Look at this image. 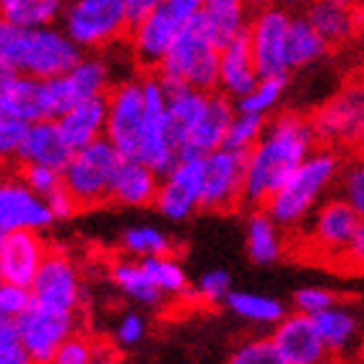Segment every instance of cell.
I'll return each mask as SVG.
<instances>
[{"instance_id":"cell-1","label":"cell","mask_w":364,"mask_h":364,"mask_svg":"<svg viewBox=\"0 0 364 364\" xmlns=\"http://www.w3.org/2000/svg\"><path fill=\"white\" fill-rule=\"evenodd\" d=\"M315 151L318 149H315L310 117L299 112L279 114L266 136L260 138V144L250 151L245 198L266 208L268 200Z\"/></svg>"},{"instance_id":"cell-2","label":"cell","mask_w":364,"mask_h":364,"mask_svg":"<svg viewBox=\"0 0 364 364\" xmlns=\"http://www.w3.org/2000/svg\"><path fill=\"white\" fill-rule=\"evenodd\" d=\"M341 167V154L318 149L294 175L289 177L287 185L268 200L263 211L281 227H299L312 205L318 203V198L323 196V190L338 177Z\"/></svg>"},{"instance_id":"cell-3","label":"cell","mask_w":364,"mask_h":364,"mask_svg":"<svg viewBox=\"0 0 364 364\" xmlns=\"http://www.w3.org/2000/svg\"><path fill=\"white\" fill-rule=\"evenodd\" d=\"M219 70H221V53L213 50V45L203 34V21H200V11H198L185 29L180 31V37L175 39L172 50L167 53L164 63H161L159 78H172L180 81L188 89L205 91L213 94L219 86Z\"/></svg>"},{"instance_id":"cell-4","label":"cell","mask_w":364,"mask_h":364,"mask_svg":"<svg viewBox=\"0 0 364 364\" xmlns=\"http://www.w3.org/2000/svg\"><path fill=\"white\" fill-rule=\"evenodd\" d=\"M359 224H362V216L343 198H331L318 208L310 229L299 240H291V242L284 240V250H291V255L296 258L331 266L349 247Z\"/></svg>"},{"instance_id":"cell-5","label":"cell","mask_w":364,"mask_h":364,"mask_svg":"<svg viewBox=\"0 0 364 364\" xmlns=\"http://www.w3.org/2000/svg\"><path fill=\"white\" fill-rule=\"evenodd\" d=\"M318 149H359L364 141V78H354L310 114Z\"/></svg>"},{"instance_id":"cell-6","label":"cell","mask_w":364,"mask_h":364,"mask_svg":"<svg viewBox=\"0 0 364 364\" xmlns=\"http://www.w3.org/2000/svg\"><path fill=\"white\" fill-rule=\"evenodd\" d=\"M203 3L198 0H169V3H156L154 14L149 16V21L138 29L133 37V53H136L138 70L144 81H154V76H159L161 63L172 50L175 39L180 37V31L185 29V23L200 11Z\"/></svg>"},{"instance_id":"cell-7","label":"cell","mask_w":364,"mask_h":364,"mask_svg":"<svg viewBox=\"0 0 364 364\" xmlns=\"http://www.w3.org/2000/svg\"><path fill=\"white\" fill-rule=\"evenodd\" d=\"M122 159L125 156L114 151V146L109 141H94L84 151H78L73 156V161L63 175V182L73 198L76 211H91V208L109 205L112 177Z\"/></svg>"},{"instance_id":"cell-8","label":"cell","mask_w":364,"mask_h":364,"mask_svg":"<svg viewBox=\"0 0 364 364\" xmlns=\"http://www.w3.org/2000/svg\"><path fill=\"white\" fill-rule=\"evenodd\" d=\"M250 151H224L221 149V151L205 156L203 188L198 196V205L203 211L229 213L240 208V203L245 200Z\"/></svg>"},{"instance_id":"cell-9","label":"cell","mask_w":364,"mask_h":364,"mask_svg":"<svg viewBox=\"0 0 364 364\" xmlns=\"http://www.w3.org/2000/svg\"><path fill=\"white\" fill-rule=\"evenodd\" d=\"M146 128V102L144 86L122 84L109 91V117H107V133L114 151L125 159L141 156Z\"/></svg>"},{"instance_id":"cell-10","label":"cell","mask_w":364,"mask_h":364,"mask_svg":"<svg viewBox=\"0 0 364 364\" xmlns=\"http://www.w3.org/2000/svg\"><path fill=\"white\" fill-rule=\"evenodd\" d=\"M73 331V312L42 310L31 304L18 318V333L31 364H53Z\"/></svg>"},{"instance_id":"cell-11","label":"cell","mask_w":364,"mask_h":364,"mask_svg":"<svg viewBox=\"0 0 364 364\" xmlns=\"http://www.w3.org/2000/svg\"><path fill=\"white\" fill-rule=\"evenodd\" d=\"M291 16L281 8H263L252 16L250 39L260 78L287 76V31Z\"/></svg>"},{"instance_id":"cell-12","label":"cell","mask_w":364,"mask_h":364,"mask_svg":"<svg viewBox=\"0 0 364 364\" xmlns=\"http://www.w3.org/2000/svg\"><path fill=\"white\" fill-rule=\"evenodd\" d=\"M31 304L42 310H58V312H73L78 304V287L76 273L70 266V258L65 250L50 242L47 258L39 268L37 279L31 284Z\"/></svg>"},{"instance_id":"cell-13","label":"cell","mask_w":364,"mask_h":364,"mask_svg":"<svg viewBox=\"0 0 364 364\" xmlns=\"http://www.w3.org/2000/svg\"><path fill=\"white\" fill-rule=\"evenodd\" d=\"M73 39L84 45H107L112 39H128L125 31V3L122 0H84L68 14Z\"/></svg>"},{"instance_id":"cell-14","label":"cell","mask_w":364,"mask_h":364,"mask_svg":"<svg viewBox=\"0 0 364 364\" xmlns=\"http://www.w3.org/2000/svg\"><path fill=\"white\" fill-rule=\"evenodd\" d=\"M50 242L39 237L34 229H16L0 232V268L3 279L14 287L26 289L34 284L39 268L45 263Z\"/></svg>"},{"instance_id":"cell-15","label":"cell","mask_w":364,"mask_h":364,"mask_svg":"<svg viewBox=\"0 0 364 364\" xmlns=\"http://www.w3.org/2000/svg\"><path fill=\"white\" fill-rule=\"evenodd\" d=\"M273 346L287 364H320L328 359L326 343L320 341L312 318L294 312L276 326L271 336Z\"/></svg>"},{"instance_id":"cell-16","label":"cell","mask_w":364,"mask_h":364,"mask_svg":"<svg viewBox=\"0 0 364 364\" xmlns=\"http://www.w3.org/2000/svg\"><path fill=\"white\" fill-rule=\"evenodd\" d=\"M232 122H235V117H232V105H229L227 94H221V91L208 94L205 114L200 117L198 128L193 130V136L188 138V144L182 146L180 161L205 159V156L221 151V149H224V141H227L229 128H232Z\"/></svg>"},{"instance_id":"cell-17","label":"cell","mask_w":364,"mask_h":364,"mask_svg":"<svg viewBox=\"0 0 364 364\" xmlns=\"http://www.w3.org/2000/svg\"><path fill=\"white\" fill-rule=\"evenodd\" d=\"M50 221L53 211L39 203L31 190L8 172L6 180L0 182V232L45 227Z\"/></svg>"},{"instance_id":"cell-18","label":"cell","mask_w":364,"mask_h":364,"mask_svg":"<svg viewBox=\"0 0 364 364\" xmlns=\"http://www.w3.org/2000/svg\"><path fill=\"white\" fill-rule=\"evenodd\" d=\"M304 16L328 45H341L351 37H359L364 26V8L354 3H341V0L315 3Z\"/></svg>"},{"instance_id":"cell-19","label":"cell","mask_w":364,"mask_h":364,"mask_svg":"<svg viewBox=\"0 0 364 364\" xmlns=\"http://www.w3.org/2000/svg\"><path fill=\"white\" fill-rule=\"evenodd\" d=\"M260 76L255 68V55H252V39H250V23L245 26L232 45L221 53V70H219V84L229 94H240L247 97L255 91Z\"/></svg>"},{"instance_id":"cell-20","label":"cell","mask_w":364,"mask_h":364,"mask_svg":"<svg viewBox=\"0 0 364 364\" xmlns=\"http://www.w3.org/2000/svg\"><path fill=\"white\" fill-rule=\"evenodd\" d=\"M16 154H18V159L39 164V167H47L53 169V172H60V169L65 172L68 164L73 161V156H76L65 146V141H63L58 122H50V120L29 125L21 149Z\"/></svg>"},{"instance_id":"cell-21","label":"cell","mask_w":364,"mask_h":364,"mask_svg":"<svg viewBox=\"0 0 364 364\" xmlns=\"http://www.w3.org/2000/svg\"><path fill=\"white\" fill-rule=\"evenodd\" d=\"M203 164L205 159H185L169 175V182L159 190V198H156V205L167 216L182 219L198 203V196L203 188Z\"/></svg>"},{"instance_id":"cell-22","label":"cell","mask_w":364,"mask_h":364,"mask_svg":"<svg viewBox=\"0 0 364 364\" xmlns=\"http://www.w3.org/2000/svg\"><path fill=\"white\" fill-rule=\"evenodd\" d=\"M107 117H109V91L102 94V97L89 99L84 105H78L68 114H63L58 128H60V136L65 141V146L73 154H78L84 151L86 146L94 144V141H99L97 133L107 122Z\"/></svg>"},{"instance_id":"cell-23","label":"cell","mask_w":364,"mask_h":364,"mask_svg":"<svg viewBox=\"0 0 364 364\" xmlns=\"http://www.w3.org/2000/svg\"><path fill=\"white\" fill-rule=\"evenodd\" d=\"M159 198V182H156V172L149 169L144 161L136 159H122L117 172L112 177V188H109V205L128 203V205H141V203H156Z\"/></svg>"},{"instance_id":"cell-24","label":"cell","mask_w":364,"mask_h":364,"mask_svg":"<svg viewBox=\"0 0 364 364\" xmlns=\"http://www.w3.org/2000/svg\"><path fill=\"white\" fill-rule=\"evenodd\" d=\"M200 21H203V34L213 45L216 53H224L237 34L247 26L245 23L242 3L237 0H211L200 6Z\"/></svg>"},{"instance_id":"cell-25","label":"cell","mask_w":364,"mask_h":364,"mask_svg":"<svg viewBox=\"0 0 364 364\" xmlns=\"http://www.w3.org/2000/svg\"><path fill=\"white\" fill-rule=\"evenodd\" d=\"M3 109L6 114L16 117L21 122H45L50 117V107H47L45 81H34V78H16L3 94Z\"/></svg>"},{"instance_id":"cell-26","label":"cell","mask_w":364,"mask_h":364,"mask_svg":"<svg viewBox=\"0 0 364 364\" xmlns=\"http://www.w3.org/2000/svg\"><path fill=\"white\" fill-rule=\"evenodd\" d=\"M208 107V94H198L190 91L188 97H180L175 102H169L167 107V138L172 151L180 156L182 146L188 144V138L193 136V130L198 128L200 117L205 114Z\"/></svg>"},{"instance_id":"cell-27","label":"cell","mask_w":364,"mask_h":364,"mask_svg":"<svg viewBox=\"0 0 364 364\" xmlns=\"http://www.w3.org/2000/svg\"><path fill=\"white\" fill-rule=\"evenodd\" d=\"M328 42L312 29L307 16H291L287 31V68H302L328 53Z\"/></svg>"},{"instance_id":"cell-28","label":"cell","mask_w":364,"mask_h":364,"mask_svg":"<svg viewBox=\"0 0 364 364\" xmlns=\"http://www.w3.org/2000/svg\"><path fill=\"white\" fill-rule=\"evenodd\" d=\"M315 328H318V336L320 341L326 343L328 354H341L351 341H354V336H357V318L351 315L346 307H331V310L320 312L312 318Z\"/></svg>"},{"instance_id":"cell-29","label":"cell","mask_w":364,"mask_h":364,"mask_svg":"<svg viewBox=\"0 0 364 364\" xmlns=\"http://www.w3.org/2000/svg\"><path fill=\"white\" fill-rule=\"evenodd\" d=\"M247 235V250L255 263H273L284 255V237L279 235V224L266 211L252 213Z\"/></svg>"},{"instance_id":"cell-30","label":"cell","mask_w":364,"mask_h":364,"mask_svg":"<svg viewBox=\"0 0 364 364\" xmlns=\"http://www.w3.org/2000/svg\"><path fill=\"white\" fill-rule=\"evenodd\" d=\"M58 3L55 0H3L0 3V18L14 26H37L47 23L58 14Z\"/></svg>"},{"instance_id":"cell-31","label":"cell","mask_w":364,"mask_h":364,"mask_svg":"<svg viewBox=\"0 0 364 364\" xmlns=\"http://www.w3.org/2000/svg\"><path fill=\"white\" fill-rule=\"evenodd\" d=\"M232 310L245 315L250 320H258V323H281L287 318L284 315V304L279 299H271V296H260V294H242V291H235V294L227 296Z\"/></svg>"},{"instance_id":"cell-32","label":"cell","mask_w":364,"mask_h":364,"mask_svg":"<svg viewBox=\"0 0 364 364\" xmlns=\"http://www.w3.org/2000/svg\"><path fill=\"white\" fill-rule=\"evenodd\" d=\"M266 130V117L263 114H240L224 141V151H250L260 144Z\"/></svg>"},{"instance_id":"cell-33","label":"cell","mask_w":364,"mask_h":364,"mask_svg":"<svg viewBox=\"0 0 364 364\" xmlns=\"http://www.w3.org/2000/svg\"><path fill=\"white\" fill-rule=\"evenodd\" d=\"M112 279L130 294L144 299V302H156L159 299V287H154L149 276L144 273L141 263H112Z\"/></svg>"},{"instance_id":"cell-34","label":"cell","mask_w":364,"mask_h":364,"mask_svg":"<svg viewBox=\"0 0 364 364\" xmlns=\"http://www.w3.org/2000/svg\"><path fill=\"white\" fill-rule=\"evenodd\" d=\"M284 86H287V76L260 78L258 86H255V91H252V94H247V97L240 102V109H242V114H263V117H266L268 109L279 102Z\"/></svg>"},{"instance_id":"cell-35","label":"cell","mask_w":364,"mask_h":364,"mask_svg":"<svg viewBox=\"0 0 364 364\" xmlns=\"http://www.w3.org/2000/svg\"><path fill=\"white\" fill-rule=\"evenodd\" d=\"M68 78L81 105L94 97H102V91H105V65H99V63H81L73 73H68Z\"/></svg>"},{"instance_id":"cell-36","label":"cell","mask_w":364,"mask_h":364,"mask_svg":"<svg viewBox=\"0 0 364 364\" xmlns=\"http://www.w3.org/2000/svg\"><path fill=\"white\" fill-rule=\"evenodd\" d=\"M125 245L133 252H146L151 258H172L175 252L182 250V247H172L167 237H161L154 229H133L125 235Z\"/></svg>"},{"instance_id":"cell-37","label":"cell","mask_w":364,"mask_h":364,"mask_svg":"<svg viewBox=\"0 0 364 364\" xmlns=\"http://www.w3.org/2000/svg\"><path fill=\"white\" fill-rule=\"evenodd\" d=\"M94 349H97V338L91 333H81V331H73V333L65 338V343L60 346L58 357L53 364H91L94 359Z\"/></svg>"},{"instance_id":"cell-38","label":"cell","mask_w":364,"mask_h":364,"mask_svg":"<svg viewBox=\"0 0 364 364\" xmlns=\"http://www.w3.org/2000/svg\"><path fill=\"white\" fill-rule=\"evenodd\" d=\"M341 175V198L364 219V156H357Z\"/></svg>"},{"instance_id":"cell-39","label":"cell","mask_w":364,"mask_h":364,"mask_svg":"<svg viewBox=\"0 0 364 364\" xmlns=\"http://www.w3.org/2000/svg\"><path fill=\"white\" fill-rule=\"evenodd\" d=\"M294 304H296V312H302L307 318H315L320 312L336 307L338 304V294L323 287H304L294 294Z\"/></svg>"},{"instance_id":"cell-40","label":"cell","mask_w":364,"mask_h":364,"mask_svg":"<svg viewBox=\"0 0 364 364\" xmlns=\"http://www.w3.org/2000/svg\"><path fill=\"white\" fill-rule=\"evenodd\" d=\"M141 268H144V273L149 276V281H151L154 287L172 289V291L185 289V276H182L180 268H177L175 263H169V260L146 258L144 263H141Z\"/></svg>"},{"instance_id":"cell-41","label":"cell","mask_w":364,"mask_h":364,"mask_svg":"<svg viewBox=\"0 0 364 364\" xmlns=\"http://www.w3.org/2000/svg\"><path fill=\"white\" fill-rule=\"evenodd\" d=\"M229 364H287L281 357L276 346H273L271 338H258V341H250L240 346V349L232 354Z\"/></svg>"},{"instance_id":"cell-42","label":"cell","mask_w":364,"mask_h":364,"mask_svg":"<svg viewBox=\"0 0 364 364\" xmlns=\"http://www.w3.org/2000/svg\"><path fill=\"white\" fill-rule=\"evenodd\" d=\"M331 266L343 273H364V219H362V224H359L354 240L349 242V247H346Z\"/></svg>"},{"instance_id":"cell-43","label":"cell","mask_w":364,"mask_h":364,"mask_svg":"<svg viewBox=\"0 0 364 364\" xmlns=\"http://www.w3.org/2000/svg\"><path fill=\"white\" fill-rule=\"evenodd\" d=\"M26 130H29V122H21L11 117V114H3L0 117V156L18 151L23 138H26Z\"/></svg>"},{"instance_id":"cell-44","label":"cell","mask_w":364,"mask_h":364,"mask_svg":"<svg viewBox=\"0 0 364 364\" xmlns=\"http://www.w3.org/2000/svg\"><path fill=\"white\" fill-rule=\"evenodd\" d=\"M29 307H31V294L26 289L14 287V284L0 287V312H3V315L18 320Z\"/></svg>"},{"instance_id":"cell-45","label":"cell","mask_w":364,"mask_h":364,"mask_svg":"<svg viewBox=\"0 0 364 364\" xmlns=\"http://www.w3.org/2000/svg\"><path fill=\"white\" fill-rule=\"evenodd\" d=\"M229 291V276L224 271H213L208 273V276H203V281H200V302L203 304H213L219 302V299H224Z\"/></svg>"},{"instance_id":"cell-46","label":"cell","mask_w":364,"mask_h":364,"mask_svg":"<svg viewBox=\"0 0 364 364\" xmlns=\"http://www.w3.org/2000/svg\"><path fill=\"white\" fill-rule=\"evenodd\" d=\"M144 333V326H141V320L138 318H128V320H122V328H120V338L125 343L130 341H136L138 336Z\"/></svg>"},{"instance_id":"cell-47","label":"cell","mask_w":364,"mask_h":364,"mask_svg":"<svg viewBox=\"0 0 364 364\" xmlns=\"http://www.w3.org/2000/svg\"><path fill=\"white\" fill-rule=\"evenodd\" d=\"M16 78H18V76H16V68L6 60V58H3V55H0V94L14 84Z\"/></svg>"},{"instance_id":"cell-48","label":"cell","mask_w":364,"mask_h":364,"mask_svg":"<svg viewBox=\"0 0 364 364\" xmlns=\"http://www.w3.org/2000/svg\"><path fill=\"white\" fill-rule=\"evenodd\" d=\"M8 172H11V161H8V159H0V182L6 180Z\"/></svg>"},{"instance_id":"cell-49","label":"cell","mask_w":364,"mask_h":364,"mask_svg":"<svg viewBox=\"0 0 364 364\" xmlns=\"http://www.w3.org/2000/svg\"><path fill=\"white\" fill-rule=\"evenodd\" d=\"M320 364H341L338 359H326V362H320Z\"/></svg>"},{"instance_id":"cell-50","label":"cell","mask_w":364,"mask_h":364,"mask_svg":"<svg viewBox=\"0 0 364 364\" xmlns=\"http://www.w3.org/2000/svg\"><path fill=\"white\" fill-rule=\"evenodd\" d=\"M3 114H6V109H3V99H0V117H3Z\"/></svg>"},{"instance_id":"cell-51","label":"cell","mask_w":364,"mask_h":364,"mask_svg":"<svg viewBox=\"0 0 364 364\" xmlns=\"http://www.w3.org/2000/svg\"><path fill=\"white\" fill-rule=\"evenodd\" d=\"M359 39H362V45H364V26H362V31H359Z\"/></svg>"},{"instance_id":"cell-52","label":"cell","mask_w":364,"mask_h":364,"mask_svg":"<svg viewBox=\"0 0 364 364\" xmlns=\"http://www.w3.org/2000/svg\"><path fill=\"white\" fill-rule=\"evenodd\" d=\"M354 364H364V354H362V357H359V359H357V362H354Z\"/></svg>"},{"instance_id":"cell-53","label":"cell","mask_w":364,"mask_h":364,"mask_svg":"<svg viewBox=\"0 0 364 364\" xmlns=\"http://www.w3.org/2000/svg\"><path fill=\"white\" fill-rule=\"evenodd\" d=\"M0 281H3V268H0Z\"/></svg>"}]
</instances>
